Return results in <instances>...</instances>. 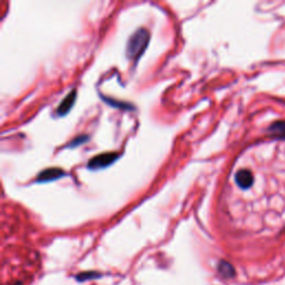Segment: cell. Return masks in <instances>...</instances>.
<instances>
[{
	"label": "cell",
	"instance_id": "1",
	"mask_svg": "<svg viewBox=\"0 0 285 285\" xmlns=\"http://www.w3.org/2000/svg\"><path fill=\"white\" fill-rule=\"evenodd\" d=\"M149 41V33L146 29H138L130 37L127 45V56L130 59L137 60L146 49Z\"/></svg>",
	"mask_w": 285,
	"mask_h": 285
},
{
	"label": "cell",
	"instance_id": "2",
	"mask_svg": "<svg viewBox=\"0 0 285 285\" xmlns=\"http://www.w3.org/2000/svg\"><path fill=\"white\" fill-rule=\"evenodd\" d=\"M118 155L116 153H104L98 156H95L94 158L88 163V167L92 169H98L104 168L112 165V164L117 160Z\"/></svg>",
	"mask_w": 285,
	"mask_h": 285
},
{
	"label": "cell",
	"instance_id": "3",
	"mask_svg": "<svg viewBox=\"0 0 285 285\" xmlns=\"http://www.w3.org/2000/svg\"><path fill=\"white\" fill-rule=\"evenodd\" d=\"M64 175H65V173L59 168H48V169L42 170V172L38 175L37 181L38 182H50V181L58 180L59 177L64 176Z\"/></svg>",
	"mask_w": 285,
	"mask_h": 285
},
{
	"label": "cell",
	"instance_id": "4",
	"mask_svg": "<svg viewBox=\"0 0 285 285\" xmlns=\"http://www.w3.org/2000/svg\"><path fill=\"white\" fill-rule=\"evenodd\" d=\"M75 100H76V91H73V92L69 93L67 96L64 98V100H62L60 103L58 109H57L58 115L62 116V115H65V114H67L69 111H71L72 106L75 103Z\"/></svg>",
	"mask_w": 285,
	"mask_h": 285
}]
</instances>
